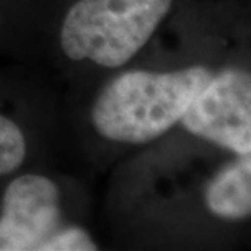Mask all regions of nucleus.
<instances>
[{
    "instance_id": "obj_1",
    "label": "nucleus",
    "mask_w": 251,
    "mask_h": 251,
    "mask_svg": "<svg viewBox=\"0 0 251 251\" xmlns=\"http://www.w3.org/2000/svg\"><path fill=\"white\" fill-rule=\"evenodd\" d=\"M212 75L205 65L170 72L129 70L119 74L95 100L93 127L113 142L155 140L179 123L189 103Z\"/></svg>"
},
{
    "instance_id": "obj_7",
    "label": "nucleus",
    "mask_w": 251,
    "mask_h": 251,
    "mask_svg": "<svg viewBox=\"0 0 251 251\" xmlns=\"http://www.w3.org/2000/svg\"><path fill=\"white\" fill-rule=\"evenodd\" d=\"M98 245L93 242L87 230L80 227H67L56 230L38 251H97Z\"/></svg>"
},
{
    "instance_id": "obj_4",
    "label": "nucleus",
    "mask_w": 251,
    "mask_h": 251,
    "mask_svg": "<svg viewBox=\"0 0 251 251\" xmlns=\"http://www.w3.org/2000/svg\"><path fill=\"white\" fill-rule=\"evenodd\" d=\"M61 193L43 175L26 173L8 184L0 214V251H38L61 227Z\"/></svg>"
},
{
    "instance_id": "obj_6",
    "label": "nucleus",
    "mask_w": 251,
    "mask_h": 251,
    "mask_svg": "<svg viewBox=\"0 0 251 251\" xmlns=\"http://www.w3.org/2000/svg\"><path fill=\"white\" fill-rule=\"evenodd\" d=\"M26 158V140L12 119L0 114V176L15 172Z\"/></svg>"
},
{
    "instance_id": "obj_5",
    "label": "nucleus",
    "mask_w": 251,
    "mask_h": 251,
    "mask_svg": "<svg viewBox=\"0 0 251 251\" xmlns=\"http://www.w3.org/2000/svg\"><path fill=\"white\" fill-rule=\"evenodd\" d=\"M205 207L222 220H247L251 214V153L238 155L205 184Z\"/></svg>"
},
{
    "instance_id": "obj_2",
    "label": "nucleus",
    "mask_w": 251,
    "mask_h": 251,
    "mask_svg": "<svg viewBox=\"0 0 251 251\" xmlns=\"http://www.w3.org/2000/svg\"><path fill=\"white\" fill-rule=\"evenodd\" d=\"M173 0H78L61 26V48L72 61L106 69L127 64L157 31Z\"/></svg>"
},
{
    "instance_id": "obj_3",
    "label": "nucleus",
    "mask_w": 251,
    "mask_h": 251,
    "mask_svg": "<svg viewBox=\"0 0 251 251\" xmlns=\"http://www.w3.org/2000/svg\"><path fill=\"white\" fill-rule=\"evenodd\" d=\"M181 124L188 132L237 155L251 153V77L247 70L227 67L199 90Z\"/></svg>"
}]
</instances>
